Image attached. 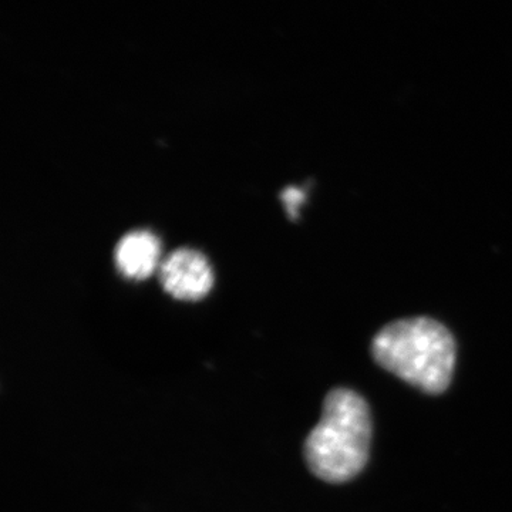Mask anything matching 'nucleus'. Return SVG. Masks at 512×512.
Masks as SVG:
<instances>
[{
  "label": "nucleus",
  "instance_id": "nucleus-1",
  "mask_svg": "<svg viewBox=\"0 0 512 512\" xmlns=\"http://www.w3.org/2000/svg\"><path fill=\"white\" fill-rule=\"evenodd\" d=\"M377 363L427 394L446 392L456 366V340L439 320L409 318L384 326L372 342Z\"/></svg>",
  "mask_w": 512,
  "mask_h": 512
},
{
  "label": "nucleus",
  "instance_id": "nucleus-2",
  "mask_svg": "<svg viewBox=\"0 0 512 512\" xmlns=\"http://www.w3.org/2000/svg\"><path fill=\"white\" fill-rule=\"evenodd\" d=\"M370 440L369 406L353 390L340 387L326 396L322 417L306 439V463L320 480L345 483L365 468Z\"/></svg>",
  "mask_w": 512,
  "mask_h": 512
},
{
  "label": "nucleus",
  "instance_id": "nucleus-3",
  "mask_svg": "<svg viewBox=\"0 0 512 512\" xmlns=\"http://www.w3.org/2000/svg\"><path fill=\"white\" fill-rule=\"evenodd\" d=\"M158 271L165 291L180 301H198L214 285L210 262L194 249H177L161 262Z\"/></svg>",
  "mask_w": 512,
  "mask_h": 512
},
{
  "label": "nucleus",
  "instance_id": "nucleus-4",
  "mask_svg": "<svg viewBox=\"0 0 512 512\" xmlns=\"http://www.w3.org/2000/svg\"><path fill=\"white\" fill-rule=\"evenodd\" d=\"M116 265L121 274L143 281L161 266V245L153 232L133 231L121 238L116 248Z\"/></svg>",
  "mask_w": 512,
  "mask_h": 512
},
{
  "label": "nucleus",
  "instance_id": "nucleus-5",
  "mask_svg": "<svg viewBox=\"0 0 512 512\" xmlns=\"http://www.w3.org/2000/svg\"><path fill=\"white\" fill-rule=\"evenodd\" d=\"M282 200H284L286 211L291 217H295L298 214V208L301 207L305 195L299 188H286L284 194H282Z\"/></svg>",
  "mask_w": 512,
  "mask_h": 512
}]
</instances>
